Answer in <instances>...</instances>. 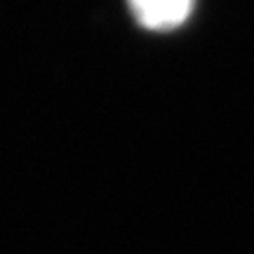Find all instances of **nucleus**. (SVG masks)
<instances>
[{"mask_svg": "<svg viewBox=\"0 0 254 254\" xmlns=\"http://www.w3.org/2000/svg\"><path fill=\"white\" fill-rule=\"evenodd\" d=\"M139 24L151 31H172L182 26L193 9V0H129Z\"/></svg>", "mask_w": 254, "mask_h": 254, "instance_id": "obj_1", "label": "nucleus"}]
</instances>
